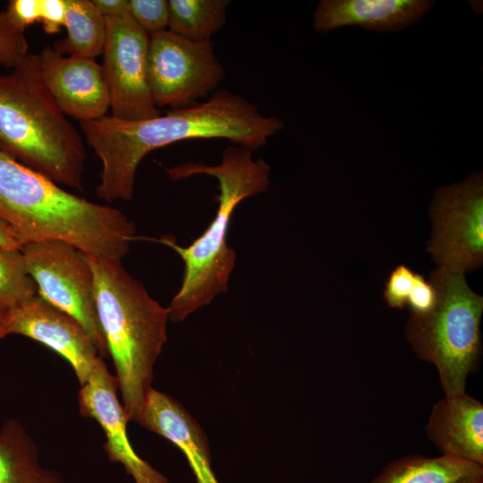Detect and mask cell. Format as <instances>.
<instances>
[{
  "mask_svg": "<svg viewBox=\"0 0 483 483\" xmlns=\"http://www.w3.org/2000/svg\"><path fill=\"white\" fill-rule=\"evenodd\" d=\"M80 124L102 165L96 193L107 202L131 199L138 166L155 149L188 140L225 139L255 150L284 128L278 118L263 115L255 104L227 90L149 119L106 114Z\"/></svg>",
  "mask_w": 483,
  "mask_h": 483,
  "instance_id": "obj_1",
  "label": "cell"
},
{
  "mask_svg": "<svg viewBox=\"0 0 483 483\" xmlns=\"http://www.w3.org/2000/svg\"><path fill=\"white\" fill-rule=\"evenodd\" d=\"M0 217L26 242L64 241L122 260L137 238L122 211L74 195L0 149Z\"/></svg>",
  "mask_w": 483,
  "mask_h": 483,
  "instance_id": "obj_2",
  "label": "cell"
},
{
  "mask_svg": "<svg viewBox=\"0 0 483 483\" xmlns=\"http://www.w3.org/2000/svg\"><path fill=\"white\" fill-rule=\"evenodd\" d=\"M252 152L250 148L233 144L223 151L218 165L188 161L165 168L173 181L199 174L212 176L220 191L215 218L189 246H180L170 235L157 240L178 253L184 264L181 287L167 307L173 322L185 320L228 291L236 261V252L227 243L232 215L242 200L265 192L270 185V165L263 158L254 160Z\"/></svg>",
  "mask_w": 483,
  "mask_h": 483,
  "instance_id": "obj_3",
  "label": "cell"
},
{
  "mask_svg": "<svg viewBox=\"0 0 483 483\" xmlns=\"http://www.w3.org/2000/svg\"><path fill=\"white\" fill-rule=\"evenodd\" d=\"M99 323L113 360L122 404L139 422L152 388L154 365L167 340L168 309L153 299L121 260L88 255Z\"/></svg>",
  "mask_w": 483,
  "mask_h": 483,
  "instance_id": "obj_4",
  "label": "cell"
},
{
  "mask_svg": "<svg viewBox=\"0 0 483 483\" xmlns=\"http://www.w3.org/2000/svg\"><path fill=\"white\" fill-rule=\"evenodd\" d=\"M0 149L58 185L83 190L84 143L47 87L38 54L0 75Z\"/></svg>",
  "mask_w": 483,
  "mask_h": 483,
  "instance_id": "obj_5",
  "label": "cell"
},
{
  "mask_svg": "<svg viewBox=\"0 0 483 483\" xmlns=\"http://www.w3.org/2000/svg\"><path fill=\"white\" fill-rule=\"evenodd\" d=\"M428 281L436 292L435 304L423 313L411 311L406 338L419 360L436 367L445 396L461 394L480 363L483 297L461 272L437 267Z\"/></svg>",
  "mask_w": 483,
  "mask_h": 483,
  "instance_id": "obj_6",
  "label": "cell"
},
{
  "mask_svg": "<svg viewBox=\"0 0 483 483\" xmlns=\"http://www.w3.org/2000/svg\"><path fill=\"white\" fill-rule=\"evenodd\" d=\"M21 251L38 293L75 318L89 334L101 357H108L96 308L94 275L87 254L57 240L26 242Z\"/></svg>",
  "mask_w": 483,
  "mask_h": 483,
  "instance_id": "obj_7",
  "label": "cell"
},
{
  "mask_svg": "<svg viewBox=\"0 0 483 483\" xmlns=\"http://www.w3.org/2000/svg\"><path fill=\"white\" fill-rule=\"evenodd\" d=\"M225 76L212 41H192L169 30L149 35L148 80L157 108L193 106Z\"/></svg>",
  "mask_w": 483,
  "mask_h": 483,
  "instance_id": "obj_8",
  "label": "cell"
},
{
  "mask_svg": "<svg viewBox=\"0 0 483 483\" xmlns=\"http://www.w3.org/2000/svg\"><path fill=\"white\" fill-rule=\"evenodd\" d=\"M428 251L438 267L466 273L483 263V175L442 186L429 205Z\"/></svg>",
  "mask_w": 483,
  "mask_h": 483,
  "instance_id": "obj_9",
  "label": "cell"
},
{
  "mask_svg": "<svg viewBox=\"0 0 483 483\" xmlns=\"http://www.w3.org/2000/svg\"><path fill=\"white\" fill-rule=\"evenodd\" d=\"M105 19L101 66L110 96L111 115L131 121L160 115L148 80L149 35L130 13Z\"/></svg>",
  "mask_w": 483,
  "mask_h": 483,
  "instance_id": "obj_10",
  "label": "cell"
},
{
  "mask_svg": "<svg viewBox=\"0 0 483 483\" xmlns=\"http://www.w3.org/2000/svg\"><path fill=\"white\" fill-rule=\"evenodd\" d=\"M7 334L31 338L57 352L72 366L80 386L101 359L85 327L38 293L7 310Z\"/></svg>",
  "mask_w": 483,
  "mask_h": 483,
  "instance_id": "obj_11",
  "label": "cell"
},
{
  "mask_svg": "<svg viewBox=\"0 0 483 483\" xmlns=\"http://www.w3.org/2000/svg\"><path fill=\"white\" fill-rule=\"evenodd\" d=\"M117 393L116 378L101 359L79 390L81 415L99 424L106 435L103 447L109 461L121 463L135 483H169L162 472L140 457L132 448L127 435L129 420Z\"/></svg>",
  "mask_w": 483,
  "mask_h": 483,
  "instance_id": "obj_12",
  "label": "cell"
},
{
  "mask_svg": "<svg viewBox=\"0 0 483 483\" xmlns=\"http://www.w3.org/2000/svg\"><path fill=\"white\" fill-rule=\"evenodd\" d=\"M38 56L44 81L65 114L80 122L107 114L108 88L95 59L64 56L48 45Z\"/></svg>",
  "mask_w": 483,
  "mask_h": 483,
  "instance_id": "obj_13",
  "label": "cell"
},
{
  "mask_svg": "<svg viewBox=\"0 0 483 483\" xmlns=\"http://www.w3.org/2000/svg\"><path fill=\"white\" fill-rule=\"evenodd\" d=\"M435 3L431 0H320L314 12L313 28L319 33L344 26L396 32L416 23Z\"/></svg>",
  "mask_w": 483,
  "mask_h": 483,
  "instance_id": "obj_14",
  "label": "cell"
},
{
  "mask_svg": "<svg viewBox=\"0 0 483 483\" xmlns=\"http://www.w3.org/2000/svg\"><path fill=\"white\" fill-rule=\"evenodd\" d=\"M425 431L442 455L483 465V404L466 392L437 401Z\"/></svg>",
  "mask_w": 483,
  "mask_h": 483,
  "instance_id": "obj_15",
  "label": "cell"
},
{
  "mask_svg": "<svg viewBox=\"0 0 483 483\" xmlns=\"http://www.w3.org/2000/svg\"><path fill=\"white\" fill-rule=\"evenodd\" d=\"M138 424L176 445L186 456L197 483H219L211 468L210 451L203 430L174 398L152 387Z\"/></svg>",
  "mask_w": 483,
  "mask_h": 483,
  "instance_id": "obj_16",
  "label": "cell"
},
{
  "mask_svg": "<svg viewBox=\"0 0 483 483\" xmlns=\"http://www.w3.org/2000/svg\"><path fill=\"white\" fill-rule=\"evenodd\" d=\"M369 483H483V465L442 455L402 456Z\"/></svg>",
  "mask_w": 483,
  "mask_h": 483,
  "instance_id": "obj_17",
  "label": "cell"
},
{
  "mask_svg": "<svg viewBox=\"0 0 483 483\" xmlns=\"http://www.w3.org/2000/svg\"><path fill=\"white\" fill-rule=\"evenodd\" d=\"M60 472L44 468L38 449L21 421L9 419L0 429V483H63Z\"/></svg>",
  "mask_w": 483,
  "mask_h": 483,
  "instance_id": "obj_18",
  "label": "cell"
},
{
  "mask_svg": "<svg viewBox=\"0 0 483 483\" xmlns=\"http://www.w3.org/2000/svg\"><path fill=\"white\" fill-rule=\"evenodd\" d=\"M67 37L53 47L62 55L95 59L102 55L106 19L91 0H66Z\"/></svg>",
  "mask_w": 483,
  "mask_h": 483,
  "instance_id": "obj_19",
  "label": "cell"
},
{
  "mask_svg": "<svg viewBox=\"0 0 483 483\" xmlns=\"http://www.w3.org/2000/svg\"><path fill=\"white\" fill-rule=\"evenodd\" d=\"M167 30L198 42L212 37L226 23L229 0H168Z\"/></svg>",
  "mask_w": 483,
  "mask_h": 483,
  "instance_id": "obj_20",
  "label": "cell"
},
{
  "mask_svg": "<svg viewBox=\"0 0 483 483\" xmlns=\"http://www.w3.org/2000/svg\"><path fill=\"white\" fill-rule=\"evenodd\" d=\"M37 293L21 250L0 247V303L9 309Z\"/></svg>",
  "mask_w": 483,
  "mask_h": 483,
  "instance_id": "obj_21",
  "label": "cell"
},
{
  "mask_svg": "<svg viewBox=\"0 0 483 483\" xmlns=\"http://www.w3.org/2000/svg\"><path fill=\"white\" fill-rule=\"evenodd\" d=\"M28 49L24 31L11 21L5 10L0 12V64L13 69L28 54Z\"/></svg>",
  "mask_w": 483,
  "mask_h": 483,
  "instance_id": "obj_22",
  "label": "cell"
},
{
  "mask_svg": "<svg viewBox=\"0 0 483 483\" xmlns=\"http://www.w3.org/2000/svg\"><path fill=\"white\" fill-rule=\"evenodd\" d=\"M129 13L148 35L167 30L169 9L166 0H129Z\"/></svg>",
  "mask_w": 483,
  "mask_h": 483,
  "instance_id": "obj_23",
  "label": "cell"
},
{
  "mask_svg": "<svg viewBox=\"0 0 483 483\" xmlns=\"http://www.w3.org/2000/svg\"><path fill=\"white\" fill-rule=\"evenodd\" d=\"M416 275L417 273L403 264L398 265L392 270L386 281L383 292V297L389 307L403 309L408 305Z\"/></svg>",
  "mask_w": 483,
  "mask_h": 483,
  "instance_id": "obj_24",
  "label": "cell"
},
{
  "mask_svg": "<svg viewBox=\"0 0 483 483\" xmlns=\"http://www.w3.org/2000/svg\"><path fill=\"white\" fill-rule=\"evenodd\" d=\"M11 21L20 30L40 22L42 0H11L5 10Z\"/></svg>",
  "mask_w": 483,
  "mask_h": 483,
  "instance_id": "obj_25",
  "label": "cell"
},
{
  "mask_svg": "<svg viewBox=\"0 0 483 483\" xmlns=\"http://www.w3.org/2000/svg\"><path fill=\"white\" fill-rule=\"evenodd\" d=\"M436 292L433 284L418 274L415 284L408 300L411 311L423 313L429 310L435 304Z\"/></svg>",
  "mask_w": 483,
  "mask_h": 483,
  "instance_id": "obj_26",
  "label": "cell"
},
{
  "mask_svg": "<svg viewBox=\"0 0 483 483\" xmlns=\"http://www.w3.org/2000/svg\"><path fill=\"white\" fill-rule=\"evenodd\" d=\"M66 0H42L40 22L46 33L55 34L64 27Z\"/></svg>",
  "mask_w": 483,
  "mask_h": 483,
  "instance_id": "obj_27",
  "label": "cell"
},
{
  "mask_svg": "<svg viewBox=\"0 0 483 483\" xmlns=\"http://www.w3.org/2000/svg\"><path fill=\"white\" fill-rule=\"evenodd\" d=\"M104 18L121 17L129 13L128 0H92Z\"/></svg>",
  "mask_w": 483,
  "mask_h": 483,
  "instance_id": "obj_28",
  "label": "cell"
},
{
  "mask_svg": "<svg viewBox=\"0 0 483 483\" xmlns=\"http://www.w3.org/2000/svg\"><path fill=\"white\" fill-rule=\"evenodd\" d=\"M25 242L18 233L3 218L0 217V247L21 250Z\"/></svg>",
  "mask_w": 483,
  "mask_h": 483,
  "instance_id": "obj_29",
  "label": "cell"
},
{
  "mask_svg": "<svg viewBox=\"0 0 483 483\" xmlns=\"http://www.w3.org/2000/svg\"><path fill=\"white\" fill-rule=\"evenodd\" d=\"M7 310L5 307H4L0 303V339L5 337L8 335L7 330H6V316H7Z\"/></svg>",
  "mask_w": 483,
  "mask_h": 483,
  "instance_id": "obj_30",
  "label": "cell"
}]
</instances>
